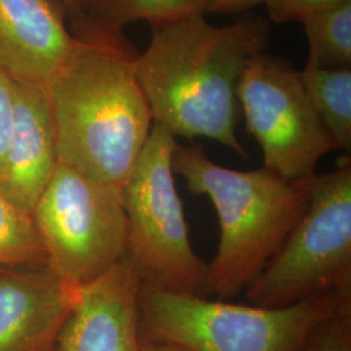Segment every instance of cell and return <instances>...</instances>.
Segmentation results:
<instances>
[{
  "instance_id": "30bf717a",
  "label": "cell",
  "mask_w": 351,
  "mask_h": 351,
  "mask_svg": "<svg viewBox=\"0 0 351 351\" xmlns=\"http://www.w3.org/2000/svg\"><path fill=\"white\" fill-rule=\"evenodd\" d=\"M75 294L46 267H0V351H59Z\"/></svg>"
},
{
  "instance_id": "ffe728a7",
  "label": "cell",
  "mask_w": 351,
  "mask_h": 351,
  "mask_svg": "<svg viewBox=\"0 0 351 351\" xmlns=\"http://www.w3.org/2000/svg\"><path fill=\"white\" fill-rule=\"evenodd\" d=\"M206 12L236 14L263 4V0H203Z\"/></svg>"
},
{
  "instance_id": "5b68a950",
  "label": "cell",
  "mask_w": 351,
  "mask_h": 351,
  "mask_svg": "<svg viewBox=\"0 0 351 351\" xmlns=\"http://www.w3.org/2000/svg\"><path fill=\"white\" fill-rule=\"evenodd\" d=\"M177 139L155 124L123 186L128 256L142 287L207 295V264L191 247L173 177Z\"/></svg>"
},
{
  "instance_id": "5bb4252c",
  "label": "cell",
  "mask_w": 351,
  "mask_h": 351,
  "mask_svg": "<svg viewBox=\"0 0 351 351\" xmlns=\"http://www.w3.org/2000/svg\"><path fill=\"white\" fill-rule=\"evenodd\" d=\"M80 13L99 25L123 32L136 21H146L154 29L206 10L203 0H80Z\"/></svg>"
},
{
  "instance_id": "ac0fdd59",
  "label": "cell",
  "mask_w": 351,
  "mask_h": 351,
  "mask_svg": "<svg viewBox=\"0 0 351 351\" xmlns=\"http://www.w3.org/2000/svg\"><path fill=\"white\" fill-rule=\"evenodd\" d=\"M14 114V81L11 75L0 68V178L4 171L12 138Z\"/></svg>"
},
{
  "instance_id": "44dd1931",
  "label": "cell",
  "mask_w": 351,
  "mask_h": 351,
  "mask_svg": "<svg viewBox=\"0 0 351 351\" xmlns=\"http://www.w3.org/2000/svg\"><path fill=\"white\" fill-rule=\"evenodd\" d=\"M139 351H193L169 341L154 339L139 330Z\"/></svg>"
},
{
  "instance_id": "277c9868",
  "label": "cell",
  "mask_w": 351,
  "mask_h": 351,
  "mask_svg": "<svg viewBox=\"0 0 351 351\" xmlns=\"http://www.w3.org/2000/svg\"><path fill=\"white\" fill-rule=\"evenodd\" d=\"M350 308L351 291L268 308L141 287L139 330L193 351H302L322 322Z\"/></svg>"
},
{
  "instance_id": "7c38bea8",
  "label": "cell",
  "mask_w": 351,
  "mask_h": 351,
  "mask_svg": "<svg viewBox=\"0 0 351 351\" xmlns=\"http://www.w3.org/2000/svg\"><path fill=\"white\" fill-rule=\"evenodd\" d=\"M13 81L14 128L0 190L13 204L32 215L58 165L55 129L46 86Z\"/></svg>"
},
{
  "instance_id": "8fae6325",
  "label": "cell",
  "mask_w": 351,
  "mask_h": 351,
  "mask_svg": "<svg viewBox=\"0 0 351 351\" xmlns=\"http://www.w3.org/2000/svg\"><path fill=\"white\" fill-rule=\"evenodd\" d=\"M65 21L62 0H0V68L46 86L75 43Z\"/></svg>"
},
{
  "instance_id": "2e32d148",
  "label": "cell",
  "mask_w": 351,
  "mask_h": 351,
  "mask_svg": "<svg viewBox=\"0 0 351 351\" xmlns=\"http://www.w3.org/2000/svg\"><path fill=\"white\" fill-rule=\"evenodd\" d=\"M46 267V254L33 216L0 190V267Z\"/></svg>"
},
{
  "instance_id": "7a4b0ae2",
  "label": "cell",
  "mask_w": 351,
  "mask_h": 351,
  "mask_svg": "<svg viewBox=\"0 0 351 351\" xmlns=\"http://www.w3.org/2000/svg\"><path fill=\"white\" fill-rule=\"evenodd\" d=\"M259 14L215 26L204 13L154 27L136 73L155 124L176 138L213 139L246 158L236 125L239 88L249 64L269 45Z\"/></svg>"
},
{
  "instance_id": "3957f363",
  "label": "cell",
  "mask_w": 351,
  "mask_h": 351,
  "mask_svg": "<svg viewBox=\"0 0 351 351\" xmlns=\"http://www.w3.org/2000/svg\"><path fill=\"white\" fill-rule=\"evenodd\" d=\"M173 172L189 191L206 195L217 213L220 239L207 264V294L236 297L249 287L298 224L310 203L306 180L290 181L261 167L236 171L208 159L201 146L177 145Z\"/></svg>"
},
{
  "instance_id": "9c48e42d",
  "label": "cell",
  "mask_w": 351,
  "mask_h": 351,
  "mask_svg": "<svg viewBox=\"0 0 351 351\" xmlns=\"http://www.w3.org/2000/svg\"><path fill=\"white\" fill-rule=\"evenodd\" d=\"M141 287L125 256L106 275L77 288L59 351H139Z\"/></svg>"
},
{
  "instance_id": "8992f818",
  "label": "cell",
  "mask_w": 351,
  "mask_h": 351,
  "mask_svg": "<svg viewBox=\"0 0 351 351\" xmlns=\"http://www.w3.org/2000/svg\"><path fill=\"white\" fill-rule=\"evenodd\" d=\"M310 203L262 272L245 289L254 306L278 308L351 291V165L307 178Z\"/></svg>"
},
{
  "instance_id": "ba28073f",
  "label": "cell",
  "mask_w": 351,
  "mask_h": 351,
  "mask_svg": "<svg viewBox=\"0 0 351 351\" xmlns=\"http://www.w3.org/2000/svg\"><path fill=\"white\" fill-rule=\"evenodd\" d=\"M239 101L264 167L287 180L310 178L324 155L339 150L300 72L282 60L265 53L255 58L242 75Z\"/></svg>"
},
{
  "instance_id": "e0dca14e",
  "label": "cell",
  "mask_w": 351,
  "mask_h": 351,
  "mask_svg": "<svg viewBox=\"0 0 351 351\" xmlns=\"http://www.w3.org/2000/svg\"><path fill=\"white\" fill-rule=\"evenodd\" d=\"M302 351H351V308L322 322Z\"/></svg>"
},
{
  "instance_id": "9a60e30c",
  "label": "cell",
  "mask_w": 351,
  "mask_h": 351,
  "mask_svg": "<svg viewBox=\"0 0 351 351\" xmlns=\"http://www.w3.org/2000/svg\"><path fill=\"white\" fill-rule=\"evenodd\" d=\"M308 62L319 68H351V0L313 13L301 21Z\"/></svg>"
},
{
  "instance_id": "6da1fadb",
  "label": "cell",
  "mask_w": 351,
  "mask_h": 351,
  "mask_svg": "<svg viewBox=\"0 0 351 351\" xmlns=\"http://www.w3.org/2000/svg\"><path fill=\"white\" fill-rule=\"evenodd\" d=\"M75 43L46 85L58 163L123 189L154 120L123 32L66 16Z\"/></svg>"
},
{
  "instance_id": "4fadbf2b",
  "label": "cell",
  "mask_w": 351,
  "mask_h": 351,
  "mask_svg": "<svg viewBox=\"0 0 351 351\" xmlns=\"http://www.w3.org/2000/svg\"><path fill=\"white\" fill-rule=\"evenodd\" d=\"M302 84L339 149L351 150V68L328 69L306 64Z\"/></svg>"
},
{
  "instance_id": "d6986e66",
  "label": "cell",
  "mask_w": 351,
  "mask_h": 351,
  "mask_svg": "<svg viewBox=\"0 0 351 351\" xmlns=\"http://www.w3.org/2000/svg\"><path fill=\"white\" fill-rule=\"evenodd\" d=\"M346 0H263L272 21L282 24L300 21L307 16L329 7L337 5Z\"/></svg>"
},
{
  "instance_id": "52a82bcc",
  "label": "cell",
  "mask_w": 351,
  "mask_h": 351,
  "mask_svg": "<svg viewBox=\"0 0 351 351\" xmlns=\"http://www.w3.org/2000/svg\"><path fill=\"white\" fill-rule=\"evenodd\" d=\"M46 268L81 288L128 256L123 189L58 163L33 210Z\"/></svg>"
},
{
  "instance_id": "7402d4cb",
  "label": "cell",
  "mask_w": 351,
  "mask_h": 351,
  "mask_svg": "<svg viewBox=\"0 0 351 351\" xmlns=\"http://www.w3.org/2000/svg\"><path fill=\"white\" fill-rule=\"evenodd\" d=\"M66 8V16H73L80 13V0H62Z\"/></svg>"
}]
</instances>
